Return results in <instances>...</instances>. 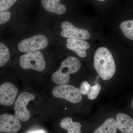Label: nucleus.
Listing matches in <instances>:
<instances>
[{"instance_id":"1","label":"nucleus","mask_w":133,"mask_h":133,"mask_svg":"<svg viewBox=\"0 0 133 133\" xmlns=\"http://www.w3.org/2000/svg\"><path fill=\"white\" fill-rule=\"evenodd\" d=\"M94 65L103 80L110 79L116 71L115 62L111 53L105 47L98 48L94 55Z\"/></svg>"},{"instance_id":"2","label":"nucleus","mask_w":133,"mask_h":133,"mask_svg":"<svg viewBox=\"0 0 133 133\" xmlns=\"http://www.w3.org/2000/svg\"><path fill=\"white\" fill-rule=\"evenodd\" d=\"M81 65L77 58L70 56L63 61L58 70L52 74L54 83L58 85L66 84L70 81V75L77 72Z\"/></svg>"},{"instance_id":"3","label":"nucleus","mask_w":133,"mask_h":133,"mask_svg":"<svg viewBox=\"0 0 133 133\" xmlns=\"http://www.w3.org/2000/svg\"><path fill=\"white\" fill-rule=\"evenodd\" d=\"M19 64L24 69H33L41 72L44 70L45 62L43 55L39 51L26 53L21 56Z\"/></svg>"},{"instance_id":"4","label":"nucleus","mask_w":133,"mask_h":133,"mask_svg":"<svg viewBox=\"0 0 133 133\" xmlns=\"http://www.w3.org/2000/svg\"><path fill=\"white\" fill-rule=\"evenodd\" d=\"M52 94L55 97L63 99L74 104L78 103L82 99L79 89L66 84L56 87L52 89Z\"/></svg>"},{"instance_id":"5","label":"nucleus","mask_w":133,"mask_h":133,"mask_svg":"<svg viewBox=\"0 0 133 133\" xmlns=\"http://www.w3.org/2000/svg\"><path fill=\"white\" fill-rule=\"evenodd\" d=\"M48 44L47 37L43 35H39L24 39L19 43L17 47L21 52L28 53L44 49Z\"/></svg>"},{"instance_id":"6","label":"nucleus","mask_w":133,"mask_h":133,"mask_svg":"<svg viewBox=\"0 0 133 133\" xmlns=\"http://www.w3.org/2000/svg\"><path fill=\"white\" fill-rule=\"evenodd\" d=\"M35 95L28 92H22L15 102L14 109L15 116L22 121H26L30 118V114L26 106L30 101L35 99Z\"/></svg>"},{"instance_id":"7","label":"nucleus","mask_w":133,"mask_h":133,"mask_svg":"<svg viewBox=\"0 0 133 133\" xmlns=\"http://www.w3.org/2000/svg\"><path fill=\"white\" fill-rule=\"evenodd\" d=\"M61 27L62 29L61 35L65 38L86 40L90 37L89 31L86 30L76 28L70 22H63L61 24Z\"/></svg>"},{"instance_id":"8","label":"nucleus","mask_w":133,"mask_h":133,"mask_svg":"<svg viewBox=\"0 0 133 133\" xmlns=\"http://www.w3.org/2000/svg\"><path fill=\"white\" fill-rule=\"evenodd\" d=\"M18 89L12 83L2 84L0 86V104L7 106L13 104Z\"/></svg>"},{"instance_id":"9","label":"nucleus","mask_w":133,"mask_h":133,"mask_svg":"<svg viewBox=\"0 0 133 133\" xmlns=\"http://www.w3.org/2000/svg\"><path fill=\"white\" fill-rule=\"evenodd\" d=\"M21 128V124L18 119L14 115L3 114L0 116V132L16 133Z\"/></svg>"},{"instance_id":"10","label":"nucleus","mask_w":133,"mask_h":133,"mask_svg":"<svg viewBox=\"0 0 133 133\" xmlns=\"http://www.w3.org/2000/svg\"><path fill=\"white\" fill-rule=\"evenodd\" d=\"M66 47L69 50L76 52L78 56L85 57L87 56L86 51L90 48L88 42L76 38H68L66 40Z\"/></svg>"},{"instance_id":"11","label":"nucleus","mask_w":133,"mask_h":133,"mask_svg":"<svg viewBox=\"0 0 133 133\" xmlns=\"http://www.w3.org/2000/svg\"><path fill=\"white\" fill-rule=\"evenodd\" d=\"M115 121L117 129L122 133H133V119L130 116L119 113L116 115Z\"/></svg>"},{"instance_id":"12","label":"nucleus","mask_w":133,"mask_h":133,"mask_svg":"<svg viewBox=\"0 0 133 133\" xmlns=\"http://www.w3.org/2000/svg\"><path fill=\"white\" fill-rule=\"evenodd\" d=\"M60 0H42L44 9L48 12L57 15H63L66 11V8L60 3Z\"/></svg>"},{"instance_id":"13","label":"nucleus","mask_w":133,"mask_h":133,"mask_svg":"<svg viewBox=\"0 0 133 133\" xmlns=\"http://www.w3.org/2000/svg\"><path fill=\"white\" fill-rule=\"evenodd\" d=\"M62 128L65 129L67 133H81V125L78 122H73L70 117H66L62 119L60 123Z\"/></svg>"},{"instance_id":"14","label":"nucleus","mask_w":133,"mask_h":133,"mask_svg":"<svg viewBox=\"0 0 133 133\" xmlns=\"http://www.w3.org/2000/svg\"><path fill=\"white\" fill-rule=\"evenodd\" d=\"M115 120L113 118L107 119L94 132V133H116L117 128Z\"/></svg>"},{"instance_id":"15","label":"nucleus","mask_w":133,"mask_h":133,"mask_svg":"<svg viewBox=\"0 0 133 133\" xmlns=\"http://www.w3.org/2000/svg\"><path fill=\"white\" fill-rule=\"evenodd\" d=\"M119 28L126 38L133 40V20L122 22Z\"/></svg>"},{"instance_id":"16","label":"nucleus","mask_w":133,"mask_h":133,"mask_svg":"<svg viewBox=\"0 0 133 133\" xmlns=\"http://www.w3.org/2000/svg\"><path fill=\"white\" fill-rule=\"evenodd\" d=\"M10 59L8 48L3 43H0V66H4Z\"/></svg>"},{"instance_id":"17","label":"nucleus","mask_w":133,"mask_h":133,"mask_svg":"<svg viewBox=\"0 0 133 133\" xmlns=\"http://www.w3.org/2000/svg\"><path fill=\"white\" fill-rule=\"evenodd\" d=\"M101 89V86L99 84L93 86L91 85L87 94L88 99L90 100L95 99L99 94Z\"/></svg>"},{"instance_id":"18","label":"nucleus","mask_w":133,"mask_h":133,"mask_svg":"<svg viewBox=\"0 0 133 133\" xmlns=\"http://www.w3.org/2000/svg\"><path fill=\"white\" fill-rule=\"evenodd\" d=\"M17 0H0V11H6L14 5Z\"/></svg>"},{"instance_id":"19","label":"nucleus","mask_w":133,"mask_h":133,"mask_svg":"<svg viewBox=\"0 0 133 133\" xmlns=\"http://www.w3.org/2000/svg\"><path fill=\"white\" fill-rule=\"evenodd\" d=\"M11 16L10 12L8 11L0 12V24H5L9 20Z\"/></svg>"},{"instance_id":"20","label":"nucleus","mask_w":133,"mask_h":133,"mask_svg":"<svg viewBox=\"0 0 133 133\" xmlns=\"http://www.w3.org/2000/svg\"><path fill=\"white\" fill-rule=\"evenodd\" d=\"M90 86V85L87 81H83L80 85V88H79L81 94L83 95H86L88 89Z\"/></svg>"},{"instance_id":"21","label":"nucleus","mask_w":133,"mask_h":133,"mask_svg":"<svg viewBox=\"0 0 133 133\" xmlns=\"http://www.w3.org/2000/svg\"><path fill=\"white\" fill-rule=\"evenodd\" d=\"M30 133H44L42 131H36V132H31Z\"/></svg>"},{"instance_id":"22","label":"nucleus","mask_w":133,"mask_h":133,"mask_svg":"<svg viewBox=\"0 0 133 133\" xmlns=\"http://www.w3.org/2000/svg\"><path fill=\"white\" fill-rule=\"evenodd\" d=\"M132 109H133V98L132 101Z\"/></svg>"},{"instance_id":"23","label":"nucleus","mask_w":133,"mask_h":133,"mask_svg":"<svg viewBox=\"0 0 133 133\" xmlns=\"http://www.w3.org/2000/svg\"><path fill=\"white\" fill-rule=\"evenodd\" d=\"M97 1H99L100 2H103L105 0H97Z\"/></svg>"}]
</instances>
